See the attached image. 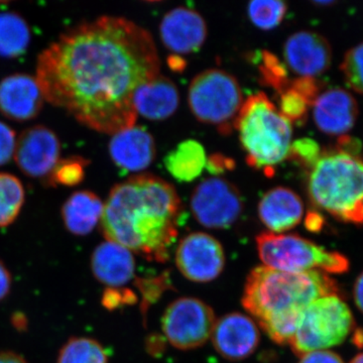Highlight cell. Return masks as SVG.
<instances>
[{"instance_id": "1", "label": "cell", "mask_w": 363, "mask_h": 363, "mask_svg": "<svg viewBox=\"0 0 363 363\" xmlns=\"http://www.w3.org/2000/svg\"><path fill=\"white\" fill-rule=\"evenodd\" d=\"M159 74L152 35L111 16L67 30L40 52L35 68L45 101L111 135L135 125L136 90Z\"/></svg>"}, {"instance_id": "2", "label": "cell", "mask_w": 363, "mask_h": 363, "mask_svg": "<svg viewBox=\"0 0 363 363\" xmlns=\"http://www.w3.org/2000/svg\"><path fill=\"white\" fill-rule=\"evenodd\" d=\"M183 208L168 182L138 175L117 184L104 203L100 227L105 240L150 262H166L178 238Z\"/></svg>"}, {"instance_id": "3", "label": "cell", "mask_w": 363, "mask_h": 363, "mask_svg": "<svg viewBox=\"0 0 363 363\" xmlns=\"http://www.w3.org/2000/svg\"><path fill=\"white\" fill-rule=\"evenodd\" d=\"M340 295L336 281L323 272H286L255 267L243 291V307L277 344H289L303 312L317 298Z\"/></svg>"}, {"instance_id": "4", "label": "cell", "mask_w": 363, "mask_h": 363, "mask_svg": "<svg viewBox=\"0 0 363 363\" xmlns=\"http://www.w3.org/2000/svg\"><path fill=\"white\" fill-rule=\"evenodd\" d=\"M308 194L337 220L363 225V160L336 150L322 152L310 169Z\"/></svg>"}, {"instance_id": "5", "label": "cell", "mask_w": 363, "mask_h": 363, "mask_svg": "<svg viewBox=\"0 0 363 363\" xmlns=\"http://www.w3.org/2000/svg\"><path fill=\"white\" fill-rule=\"evenodd\" d=\"M234 128L240 135L247 164L252 168L274 175V168L288 159L292 123L264 93H255L243 101Z\"/></svg>"}, {"instance_id": "6", "label": "cell", "mask_w": 363, "mask_h": 363, "mask_svg": "<svg viewBox=\"0 0 363 363\" xmlns=\"http://www.w3.org/2000/svg\"><path fill=\"white\" fill-rule=\"evenodd\" d=\"M255 242L264 267L277 271L343 274L350 269V260L342 253L329 252L296 234L264 233Z\"/></svg>"}, {"instance_id": "7", "label": "cell", "mask_w": 363, "mask_h": 363, "mask_svg": "<svg viewBox=\"0 0 363 363\" xmlns=\"http://www.w3.org/2000/svg\"><path fill=\"white\" fill-rule=\"evenodd\" d=\"M350 307L339 295L324 296L306 308L290 345L298 357L343 343L354 330Z\"/></svg>"}, {"instance_id": "8", "label": "cell", "mask_w": 363, "mask_h": 363, "mask_svg": "<svg viewBox=\"0 0 363 363\" xmlns=\"http://www.w3.org/2000/svg\"><path fill=\"white\" fill-rule=\"evenodd\" d=\"M189 106L198 121L217 126L228 135L243 104L238 79L220 70L209 69L198 74L189 87Z\"/></svg>"}, {"instance_id": "9", "label": "cell", "mask_w": 363, "mask_h": 363, "mask_svg": "<svg viewBox=\"0 0 363 363\" xmlns=\"http://www.w3.org/2000/svg\"><path fill=\"white\" fill-rule=\"evenodd\" d=\"M215 322L214 311L206 303L196 298H180L162 315V329L177 350H192L211 337Z\"/></svg>"}, {"instance_id": "10", "label": "cell", "mask_w": 363, "mask_h": 363, "mask_svg": "<svg viewBox=\"0 0 363 363\" xmlns=\"http://www.w3.org/2000/svg\"><path fill=\"white\" fill-rule=\"evenodd\" d=\"M196 220L211 229H226L235 223L243 211L242 196L230 182L219 177L205 179L191 197Z\"/></svg>"}, {"instance_id": "11", "label": "cell", "mask_w": 363, "mask_h": 363, "mask_svg": "<svg viewBox=\"0 0 363 363\" xmlns=\"http://www.w3.org/2000/svg\"><path fill=\"white\" fill-rule=\"evenodd\" d=\"M175 260L181 274L194 283H209L220 276L225 267L223 247L210 234H188L177 247Z\"/></svg>"}, {"instance_id": "12", "label": "cell", "mask_w": 363, "mask_h": 363, "mask_svg": "<svg viewBox=\"0 0 363 363\" xmlns=\"http://www.w3.org/2000/svg\"><path fill=\"white\" fill-rule=\"evenodd\" d=\"M61 156L58 135L49 128L35 125L21 133L16 140L13 159L18 168L30 178L51 175Z\"/></svg>"}, {"instance_id": "13", "label": "cell", "mask_w": 363, "mask_h": 363, "mask_svg": "<svg viewBox=\"0 0 363 363\" xmlns=\"http://www.w3.org/2000/svg\"><path fill=\"white\" fill-rule=\"evenodd\" d=\"M211 338L215 350L222 357L240 362L257 350L260 335L252 317L235 312L224 315L215 322Z\"/></svg>"}, {"instance_id": "14", "label": "cell", "mask_w": 363, "mask_h": 363, "mask_svg": "<svg viewBox=\"0 0 363 363\" xmlns=\"http://www.w3.org/2000/svg\"><path fill=\"white\" fill-rule=\"evenodd\" d=\"M284 59L298 77H317L330 68L332 49L323 35L314 32H297L284 45Z\"/></svg>"}, {"instance_id": "15", "label": "cell", "mask_w": 363, "mask_h": 363, "mask_svg": "<svg viewBox=\"0 0 363 363\" xmlns=\"http://www.w3.org/2000/svg\"><path fill=\"white\" fill-rule=\"evenodd\" d=\"M162 44L175 54L199 51L207 38L206 21L189 7H176L162 18L160 26Z\"/></svg>"}, {"instance_id": "16", "label": "cell", "mask_w": 363, "mask_h": 363, "mask_svg": "<svg viewBox=\"0 0 363 363\" xmlns=\"http://www.w3.org/2000/svg\"><path fill=\"white\" fill-rule=\"evenodd\" d=\"M45 101L35 76L14 73L0 81V112L23 123L39 116Z\"/></svg>"}, {"instance_id": "17", "label": "cell", "mask_w": 363, "mask_h": 363, "mask_svg": "<svg viewBox=\"0 0 363 363\" xmlns=\"http://www.w3.org/2000/svg\"><path fill=\"white\" fill-rule=\"evenodd\" d=\"M313 118L319 130L328 135H343L357 123L358 105L355 98L342 88H331L315 100Z\"/></svg>"}, {"instance_id": "18", "label": "cell", "mask_w": 363, "mask_h": 363, "mask_svg": "<svg viewBox=\"0 0 363 363\" xmlns=\"http://www.w3.org/2000/svg\"><path fill=\"white\" fill-rule=\"evenodd\" d=\"M108 150L114 164L125 172L149 168L156 157L154 138L142 126L133 125L112 135Z\"/></svg>"}, {"instance_id": "19", "label": "cell", "mask_w": 363, "mask_h": 363, "mask_svg": "<svg viewBox=\"0 0 363 363\" xmlns=\"http://www.w3.org/2000/svg\"><path fill=\"white\" fill-rule=\"evenodd\" d=\"M90 266L95 279L109 289L123 286L135 277L133 252L112 241H104L95 247L91 255Z\"/></svg>"}, {"instance_id": "20", "label": "cell", "mask_w": 363, "mask_h": 363, "mask_svg": "<svg viewBox=\"0 0 363 363\" xmlns=\"http://www.w3.org/2000/svg\"><path fill=\"white\" fill-rule=\"evenodd\" d=\"M304 215V204L297 193L286 187L267 191L259 203L260 221L272 233L281 234L298 225Z\"/></svg>"}, {"instance_id": "21", "label": "cell", "mask_w": 363, "mask_h": 363, "mask_svg": "<svg viewBox=\"0 0 363 363\" xmlns=\"http://www.w3.org/2000/svg\"><path fill=\"white\" fill-rule=\"evenodd\" d=\"M180 95L171 79L157 75L140 86L133 97L136 114L149 121H164L175 113Z\"/></svg>"}, {"instance_id": "22", "label": "cell", "mask_w": 363, "mask_h": 363, "mask_svg": "<svg viewBox=\"0 0 363 363\" xmlns=\"http://www.w3.org/2000/svg\"><path fill=\"white\" fill-rule=\"evenodd\" d=\"M104 208V201L95 193L87 190L74 192L62 207L64 225L74 235H88L100 223Z\"/></svg>"}, {"instance_id": "23", "label": "cell", "mask_w": 363, "mask_h": 363, "mask_svg": "<svg viewBox=\"0 0 363 363\" xmlns=\"http://www.w3.org/2000/svg\"><path fill=\"white\" fill-rule=\"evenodd\" d=\"M206 162V152L201 143L188 140L167 155L164 166L176 180L192 182L201 175Z\"/></svg>"}, {"instance_id": "24", "label": "cell", "mask_w": 363, "mask_h": 363, "mask_svg": "<svg viewBox=\"0 0 363 363\" xmlns=\"http://www.w3.org/2000/svg\"><path fill=\"white\" fill-rule=\"evenodd\" d=\"M30 43V30L25 18L11 11L0 13V56L18 58Z\"/></svg>"}, {"instance_id": "25", "label": "cell", "mask_w": 363, "mask_h": 363, "mask_svg": "<svg viewBox=\"0 0 363 363\" xmlns=\"http://www.w3.org/2000/svg\"><path fill=\"white\" fill-rule=\"evenodd\" d=\"M26 200V191L18 177L0 173V228L13 224L20 215Z\"/></svg>"}, {"instance_id": "26", "label": "cell", "mask_w": 363, "mask_h": 363, "mask_svg": "<svg viewBox=\"0 0 363 363\" xmlns=\"http://www.w3.org/2000/svg\"><path fill=\"white\" fill-rule=\"evenodd\" d=\"M57 363H108V355L94 339L73 337L62 346Z\"/></svg>"}, {"instance_id": "27", "label": "cell", "mask_w": 363, "mask_h": 363, "mask_svg": "<svg viewBox=\"0 0 363 363\" xmlns=\"http://www.w3.org/2000/svg\"><path fill=\"white\" fill-rule=\"evenodd\" d=\"M286 9V2L279 0H255L248 4L247 13L253 25L269 30L281 25Z\"/></svg>"}, {"instance_id": "28", "label": "cell", "mask_w": 363, "mask_h": 363, "mask_svg": "<svg viewBox=\"0 0 363 363\" xmlns=\"http://www.w3.org/2000/svg\"><path fill=\"white\" fill-rule=\"evenodd\" d=\"M259 70L262 82L276 90L279 94L290 86L286 66L271 52L262 51L260 54Z\"/></svg>"}, {"instance_id": "29", "label": "cell", "mask_w": 363, "mask_h": 363, "mask_svg": "<svg viewBox=\"0 0 363 363\" xmlns=\"http://www.w3.org/2000/svg\"><path fill=\"white\" fill-rule=\"evenodd\" d=\"M340 70L348 87L363 94V43L346 52Z\"/></svg>"}, {"instance_id": "30", "label": "cell", "mask_w": 363, "mask_h": 363, "mask_svg": "<svg viewBox=\"0 0 363 363\" xmlns=\"http://www.w3.org/2000/svg\"><path fill=\"white\" fill-rule=\"evenodd\" d=\"M279 95L278 109L283 116H285L291 123H304L310 107L304 98L290 87Z\"/></svg>"}, {"instance_id": "31", "label": "cell", "mask_w": 363, "mask_h": 363, "mask_svg": "<svg viewBox=\"0 0 363 363\" xmlns=\"http://www.w3.org/2000/svg\"><path fill=\"white\" fill-rule=\"evenodd\" d=\"M85 161L80 157H70L58 162L56 168L52 169L51 180L56 185H78L84 178Z\"/></svg>"}, {"instance_id": "32", "label": "cell", "mask_w": 363, "mask_h": 363, "mask_svg": "<svg viewBox=\"0 0 363 363\" xmlns=\"http://www.w3.org/2000/svg\"><path fill=\"white\" fill-rule=\"evenodd\" d=\"M321 155L319 145L312 138H304L292 143L288 159L297 162L304 168L311 169L319 161Z\"/></svg>"}, {"instance_id": "33", "label": "cell", "mask_w": 363, "mask_h": 363, "mask_svg": "<svg viewBox=\"0 0 363 363\" xmlns=\"http://www.w3.org/2000/svg\"><path fill=\"white\" fill-rule=\"evenodd\" d=\"M294 91L298 93L306 100L309 106H312L315 100L321 94L322 84L313 77H298L291 81L290 86Z\"/></svg>"}, {"instance_id": "34", "label": "cell", "mask_w": 363, "mask_h": 363, "mask_svg": "<svg viewBox=\"0 0 363 363\" xmlns=\"http://www.w3.org/2000/svg\"><path fill=\"white\" fill-rule=\"evenodd\" d=\"M16 133L9 124L0 121V166L13 159L16 145Z\"/></svg>"}, {"instance_id": "35", "label": "cell", "mask_w": 363, "mask_h": 363, "mask_svg": "<svg viewBox=\"0 0 363 363\" xmlns=\"http://www.w3.org/2000/svg\"><path fill=\"white\" fill-rule=\"evenodd\" d=\"M166 279L162 278L155 279H138V286L143 294V305L149 306L161 296L162 290H164Z\"/></svg>"}, {"instance_id": "36", "label": "cell", "mask_w": 363, "mask_h": 363, "mask_svg": "<svg viewBox=\"0 0 363 363\" xmlns=\"http://www.w3.org/2000/svg\"><path fill=\"white\" fill-rule=\"evenodd\" d=\"M135 295L128 290H117L108 289L102 297V303L107 309L113 310L125 304H133L135 302Z\"/></svg>"}, {"instance_id": "37", "label": "cell", "mask_w": 363, "mask_h": 363, "mask_svg": "<svg viewBox=\"0 0 363 363\" xmlns=\"http://www.w3.org/2000/svg\"><path fill=\"white\" fill-rule=\"evenodd\" d=\"M234 166H235V162L233 160L221 154H214L208 157L205 168L212 175H220L229 169H233Z\"/></svg>"}, {"instance_id": "38", "label": "cell", "mask_w": 363, "mask_h": 363, "mask_svg": "<svg viewBox=\"0 0 363 363\" xmlns=\"http://www.w3.org/2000/svg\"><path fill=\"white\" fill-rule=\"evenodd\" d=\"M298 363H344L337 353L328 350H318L300 357Z\"/></svg>"}, {"instance_id": "39", "label": "cell", "mask_w": 363, "mask_h": 363, "mask_svg": "<svg viewBox=\"0 0 363 363\" xmlns=\"http://www.w3.org/2000/svg\"><path fill=\"white\" fill-rule=\"evenodd\" d=\"M13 286V277L6 264L0 259V302L9 295Z\"/></svg>"}, {"instance_id": "40", "label": "cell", "mask_w": 363, "mask_h": 363, "mask_svg": "<svg viewBox=\"0 0 363 363\" xmlns=\"http://www.w3.org/2000/svg\"><path fill=\"white\" fill-rule=\"evenodd\" d=\"M362 150V145L357 140L350 138V136H341L338 140L336 150L351 155V156H357Z\"/></svg>"}, {"instance_id": "41", "label": "cell", "mask_w": 363, "mask_h": 363, "mask_svg": "<svg viewBox=\"0 0 363 363\" xmlns=\"http://www.w3.org/2000/svg\"><path fill=\"white\" fill-rule=\"evenodd\" d=\"M305 224L306 228L309 229L312 233H319L323 228V216L318 212H309L306 217Z\"/></svg>"}, {"instance_id": "42", "label": "cell", "mask_w": 363, "mask_h": 363, "mask_svg": "<svg viewBox=\"0 0 363 363\" xmlns=\"http://www.w3.org/2000/svg\"><path fill=\"white\" fill-rule=\"evenodd\" d=\"M353 296H354L355 304H357L358 309L363 313V272L355 281Z\"/></svg>"}, {"instance_id": "43", "label": "cell", "mask_w": 363, "mask_h": 363, "mask_svg": "<svg viewBox=\"0 0 363 363\" xmlns=\"http://www.w3.org/2000/svg\"><path fill=\"white\" fill-rule=\"evenodd\" d=\"M0 363H28L25 358L13 351H1Z\"/></svg>"}, {"instance_id": "44", "label": "cell", "mask_w": 363, "mask_h": 363, "mask_svg": "<svg viewBox=\"0 0 363 363\" xmlns=\"http://www.w3.org/2000/svg\"><path fill=\"white\" fill-rule=\"evenodd\" d=\"M354 342L355 345H357L358 347H363V330L362 329H357V330H354Z\"/></svg>"}, {"instance_id": "45", "label": "cell", "mask_w": 363, "mask_h": 363, "mask_svg": "<svg viewBox=\"0 0 363 363\" xmlns=\"http://www.w3.org/2000/svg\"><path fill=\"white\" fill-rule=\"evenodd\" d=\"M350 363H363V353H359V354L357 355V357L351 360Z\"/></svg>"}, {"instance_id": "46", "label": "cell", "mask_w": 363, "mask_h": 363, "mask_svg": "<svg viewBox=\"0 0 363 363\" xmlns=\"http://www.w3.org/2000/svg\"><path fill=\"white\" fill-rule=\"evenodd\" d=\"M315 4H319V6H330L333 1H316Z\"/></svg>"}]
</instances>
